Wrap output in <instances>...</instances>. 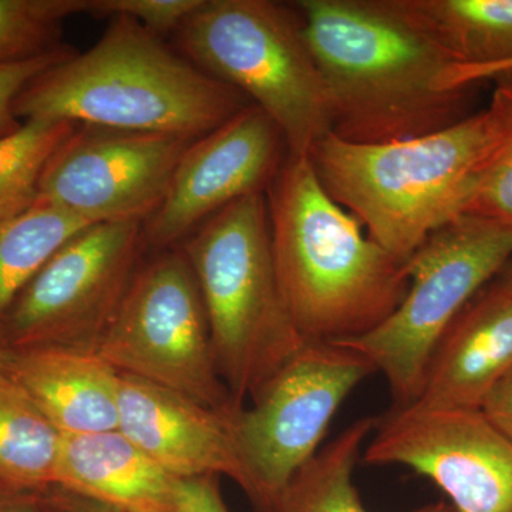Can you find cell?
Instances as JSON below:
<instances>
[{"instance_id": "1", "label": "cell", "mask_w": 512, "mask_h": 512, "mask_svg": "<svg viewBox=\"0 0 512 512\" xmlns=\"http://www.w3.org/2000/svg\"><path fill=\"white\" fill-rule=\"evenodd\" d=\"M328 93L330 133L363 146L443 130L470 116V89L447 90L454 60L410 0H299Z\"/></svg>"}, {"instance_id": "2", "label": "cell", "mask_w": 512, "mask_h": 512, "mask_svg": "<svg viewBox=\"0 0 512 512\" xmlns=\"http://www.w3.org/2000/svg\"><path fill=\"white\" fill-rule=\"evenodd\" d=\"M512 137V82L490 106L426 136L363 146L332 133L309 158L330 197L406 264L431 232L458 217L495 154Z\"/></svg>"}, {"instance_id": "3", "label": "cell", "mask_w": 512, "mask_h": 512, "mask_svg": "<svg viewBox=\"0 0 512 512\" xmlns=\"http://www.w3.org/2000/svg\"><path fill=\"white\" fill-rule=\"evenodd\" d=\"M266 204L279 286L303 338H359L396 311L409 288L406 265L330 197L309 156L288 154Z\"/></svg>"}, {"instance_id": "4", "label": "cell", "mask_w": 512, "mask_h": 512, "mask_svg": "<svg viewBox=\"0 0 512 512\" xmlns=\"http://www.w3.org/2000/svg\"><path fill=\"white\" fill-rule=\"evenodd\" d=\"M249 104L153 30L113 16L92 49L36 77L16 99L15 114L22 123L69 121L201 138Z\"/></svg>"}, {"instance_id": "5", "label": "cell", "mask_w": 512, "mask_h": 512, "mask_svg": "<svg viewBox=\"0 0 512 512\" xmlns=\"http://www.w3.org/2000/svg\"><path fill=\"white\" fill-rule=\"evenodd\" d=\"M183 252L200 288L218 373L242 407L306 343L276 275L266 195L222 208L192 232Z\"/></svg>"}, {"instance_id": "6", "label": "cell", "mask_w": 512, "mask_h": 512, "mask_svg": "<svg viewBox=\"0 0 512 512\" xmlns=\"http://www.w3.org/2000/svg\"><path fill=\"white\" fill-rule=\"evenodd\" d=\"M175 45L265 111L289 156H309L330 133L328 93L295 2L202 0L175 32Z\"/></svg>"}, {"instance_id": "7", "label": "cell", "mask_w": 512, "mask_h": 512, "mask_svg": "<svg viewBox=\"0 0 512 512\" xmlns=\"http://www.w3.org/2000/svg\"><path fill=\"white\" fill-rule=\"evenodd\" d=\"M511 256V221L458 215L431 232L407 259L409 288L396 311L366 335L338 343L372 363L394 406L413 404L440 339Z\"/></svg>"}, {"instance_id": "8", "label": "cell", "mask_w": 512, "mask_h": 512, "mask_svg": "<svg viewBox=\"0 0 512 512\" xmlns=\"http://www.w3.org/2000/svg\"><path fill=\"white\" fill-rule=\"evenodd\" d=\"M94 353L120 375L173 390L218 412L238 409L215 365L204 302L183 251H158L138 266Z\"/></svg>"}, {"instance_id": "9", "label": "cell", "mask_w": 512, "mask_h": 512, "mask_svg": "<svg viewBox=\"0 0 512 512\" xmlns=\"http://www.w3.org/2000/svg\"><path fill=\"white\" fill-rule=\"evenodd\" d=\"M375 373L349 346L306 340L252 397L251 407L231 413L255 512H275L293 474L322 448L340 406Z\"/></svg>"}, {"instance_id": "10", "label": "cell", "mask_w": 512, "mask_h": 512, "mask_svg": "<svg viewBox=\"0 0 512 512\" xmlns=\"http://www.w3.org/2000/svg\"><path fill=\"white\" fill-rule=\"evenodd\" d=\"M143 224L100 222L56 252L0 319L8 350L96 352L136 275Z\"/></svg>"}, {"instance_id": "11", "label": "cell", "mask_w": 512, "mask_h": 512, "mask_svg": "<svg viewBox=\"0 0 512 512\" xmlns=\"http://www.w3.org/2000/svg\"><path fill=\"white\" fill-rule=\"evenodd\" d=\"M198 138L77 124L46 164L39 200L87 224L136 221L158 210Z\"/></svg>"}, {"instance_id": "12", "label": "cell", "mask_w": 512, "mask_h": 512, "mask_svg": "<svg viewBox=\"0 0 512 512\" xmlns=\"http://www.w3.org/2000/svg\"><path fill=\"white\" fill-rule=\"evenodd\" d=\"M362 460L429 478L454 512H512V440L480 409L393 406Z\"/></svg>"}, {"instance_id": "13", "label": "cell", "mask_w": 512, "mask_h": 512, "mask_svg": "<svg viewBox=\"0 0 512 512\" xmlns=\"http://www.w3.org/2000/svg\"><path fill=\"white\" fill-rule=\"evenodd\" d=\"M288 154L271 117L249 104L185 151L164 201L143 224L144 247L174 249L232 202L266 195Z\"/></svg>"}, {"instance_id": "14", "label": "cell", "mask_w": 512, "mask_h": 512, "mask_svg": "<svg viewBox=\"0 0 512 512\" xmlns=\"http://www.w3.org/2000/svg\"><path fill=\"white\" fill-rule=\"evenodd\" d=\"M119 430L181 480L224 476L248 494L247 467L232 430L231 413L121 375Z\"/></svg>"}, {"instance_id": "15", "label": "cell", "mask_w": 512, "mask_h": 512, "mask_svg": "<svg viewBox=\"0 0 512 512\" xmlns=\"http://www.w3.org/2000/svg\"><path fill=\"white\" fill-rule=\"evenodd\" d=\"M512 367V293L497 279L454 319L431 356L416 404L480 409Z\"/></svg>"}, {"instance_id": "16", "label": "cell", "mask_w": 512, "mask_h": 512, "mask_svg": "<svg viewBox=\"0 0 512 512\" xmlns=\"http://www.w3.org/2000/svg\"><path fill=\"white\" fill-rule=\"evenodd\" d=\"M53 487L123 512H183L184 480L120 430L62 434Z\"/></svg>"}, {"instance_id": "17", "label": "cell", "mask_w": 512, "mask_h": 512, "mask_svg": "<svg viewBox=\"0 0 512 512\" xmlns=\"http://www.w3.org/2000/svg\"><path fill=\"white\" fill-rule=\"evenodd\" d=\"M3 370L60 433L119 430L121 375L96 353L52 346L8 350Z\"/></svg>"}, {"instance_id": "18", "label": "cell", "mask_w": 512, "mask_h": 512, "mask_svg": "<svg viewBox=\"0 0 512 512\" xmlns=\"http://www.w3.org/2000/svg\"><path fill=\"white\" fill-rule=\"evenodd\" d=\"M376 423L375 417H363L322 446L285 485L275 512H370L360 500L355 470ZM406 512L454 511L439 501Z\"/></svg>"}, {"instance_id": "19", "label": "cell", "mask_w": 512, "mask_h": 512, "mask_svg": "<svg viewBox=\"0 0 512 512\" xmlns=\"http://www.w3.org/2000/svg\"><path fill=\"white\" fill-rule=\"evenodd\" d=\"M60 440L32 397L0 369V481L25 490L52 488Z\"/></svg>"}, {"instance_id": "20", "label": "cell", "mask_w": 512, "mask_h": 512, "mask_svg": "<svg viewBox=\"0 0 512 512\" xmlns=\"http://www.w3.org/2000/svg\"><path fill=\"white\" fill-rule=\"evenodd\" d=\"M454 66L512 60V0H410Z\"/></svg>"}, {"instance_id": "21", "label": "cell", "mask_w": 512, "mask_h": 512, "mask_svg": "<svg viewBox=\"0 0 512 512\" xmlns=\"http://www.w3.org/2000/svg\"><path fill=\"white\" fill-rule=\"evenodd\" d=\"M90 224L37 200L28 211L0 220V319L42 266Z\"/></svg>"}, {"instance_id": "22", "label": "cell", "mask_w": 512, "mask_h": 512, "mask_svg": "<svg viewBox=\"0 0 512 512\" xmlns=\"http://www.w3.org/2000/svg\"><path fill=\"white\" fill-rule=\"evenodd\" d=\"M76 126L69 121H25L15 133L0 137V220L36 204L46 164Z\"/></svg>"}, {"instance_id": "23", "label": "cell", "mask_w": 512, "mask_h": 512, "mask_svg": "<svg viewBox=\"0 0 512 512\" xmlns=\"http://www.w3.org/2000/svg\"><path fill=\"white\" fill-rule=\"evenodd\" d=\"M84 10L86 0H0V64L60 49L64 20Z\"/></svg>"}, {"instance_id": "24", "label": "cell", "mask_w": 512, "mask_h": 512, "mask_svg": "<svg viewBox=\"0 0 512 512\" xmlns=\"http://www.w3.org/2000/svg\"><path fill=\"white\" fill-rule=\"evenodd\" d=\"M202 0H86L84 13L96 18L127 16L157 35L177 32Z\"/></svg>"}, {"instance_id": "25", "label": "cell", "mask_w": 512, "mask_h": 512, "mask_svg": "<svg viewBox=\"0 0 512 512\" xmlns=\"http://www.w3.org/2000/svg\"><path fill=\"white\" fill-rule=\"evenodd\" d=\"M461 215L512 222V137L485 168Z\"/></svg>"}, {"instance_id": "26", "label": "cell", "mask_w": 512, "mask_h": 512, "mask_svg": "<svg viewBox=\"0 0 512 512\" xmlns=\"http://www.w3.org/2000/svg\"><path fill=\"white\" fill-rule=\"evenodd\" d=\"M74 52L76 50H73L72 47L64 45L55 52L35 57V59L0 64V137L15 133L23 124L15 114V101L19 94L36 77L45 73L55 64L63 62Z\"/></svg>"}, {"instance_id": "27", "label": "cell", "mask_w": 512, "mask_h": 512, "mask_svg": "<svg viewBox=\"0 0 512 512\" xmlns=\"http://www.w3.org/2000/svg\"><path fill=\"white\" fill-rule=\"evenodd\" d=\"M183 512H231L222 497L220 477L184 480Z\"/></svg>"}, {"instance_id": "28", "label": "cell", "mask_w": 512, "mask_h": 512, "mask_svg": "<svg viewBox=\"0 0 512 512\" xmlns=\"http://www.w3.org/2000/svg\"><path fill=\"white\" fill-rule=\"evenodd\" d=\"M480 410L501 433L512 440V367L495 383Z\"/></svg>"}, {"instance_id": "29", "label": "cell", "mask_w": 512, "mask_h": 512, "mask_svg": "<svg viewBox=\"0 0 512 512\" xmlns=\"http://www.w3.org/2000/svg\"><path fill=\"white\" fill-rule=\"evenodd\" d=\"M510 74H512V60L485 67L451 66L444 76V86L448 90L470 89L483 80L510 76Z\"/></svg>"}, {"instance_id": "30", "label": "cell", "mask_w": 512, "mask_h": 512, "mask_svg": "<svg viewBox=\"0 0 512 512\" xmlns=\"http://www.w3.org/2000/svg\"><path fill=\"white\" fill-rule=\"evenodd\" d=\"M47 490L13 487L0 481V512H46Z\"/></svg>"}, {"instance_id": "31", "label": "cell", "mask_w": 512, "mask_h": 512, "mask_svg": "<svg viewBox=\"0 0 512 512\" xmlns=\"http://www.w3.org/2000/svg\"><path fill=\"white\" fill-rule=\"evenodd\" d=\"M55 491L56 494L59 495L60 500H62L67 507L72 508V510L76 512H123L116 510V508H111L109 505L96 503V501L86 500V498L77 497V495L64 493V491L59 490V488H55Z\"/></svg>"}, {"instance_id": "32", "label": "cell", "mask_w": 512, "mask_h": 512, "mask_svg": "<svg viewBox=\"0 0 512 512\" xmlns=\"http://www.w3.org/2000/svg\"><path fill=\"white\" fill-rule=\"evenodd\" d=\"M46 512H76L72 508L67 507L66 504L60 500L59 495L56 494L55 488L47 490V508Z\"/></svg>"}, {"instance_id": "33", "label": "cell", "mask_w": 512, "mask_h": 512, "mask_svg": "<svg viewBox=\"0 0 512 512\" xmlns=\"http://www.w3.org/2000/svg\"><path fill=\"white\" fill-rule=\"evenodd\" d=\"M498 284L507 289L508 292L512 293V262H508L507 266L497 276Z\"/></svg>"}, {"instance_id": "34", "label": "cell", "mask_w": 512, "mask_h": 512, "mask_svg": "<svg viewBox=\"0 0 512 512\" xmlns=\"http://www.w3.org/2000/svg\"><path fill=\"white\" fill-rule=\"evenodd\" d=\"M6 355H8V349L3 345L2 338H0V369L5 366Z\"/></svg>"}]
</instances>
